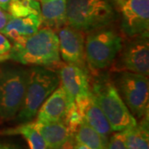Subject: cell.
<instances>
[{
  "mask_svg": "<svg viewBox=\"0 0 149 149\" xmlns=\"http://www.w3.org/2000/svg\"><path fill=\"white\" fill-rule=\"evenodd\" d=\"M13 60L26 65L58 66L61 64L57 34L44 27L21 43H14L0 61Z\"/></svg>",
  "mask_w": 149,
  "mask_h": 149,
  "instance_id": "1",
  "label": "cell"
},
{
  "mask_svg": "<svg viewBox=\"0 0 149 149\" xmlns=\"http://www.w3.org/2000/svg\"><path fill=\"white\" fill-rule=\"evenodd\" d=\"M108 0H66L65 25L83 32L105 27L114 18Z\"/></svg>",
  "mask_w": 149,
  "mask_h": 149,
  "instance_id": "2",
  "label": "cell"
},
{
  "mask_svg": "<svg viewBox=\"0 0 149 149\" xmlns=\"http://www.w3.org/2000/svg\"><path fill=\"white\" fill-rule=\"evenodd\" d=\"M60 85L59 76L53 71L42 67L28 70L27 87L20 110L17 113V121H31L44 101Z\"/></svg>",
  "mask_w": 149,
  "mask_h": 149,
  "instance_id": "3",
  "label": "cell"
},
{
  "mask_svg": "<svg viewBox=\"0 0 149 149\" xmlns=\"http://www.w3.org/2000/svg\"><path fill=\"white\" fill-rule=\"evenodd\" d=\"M91 92L107 118L113 132L126 130L138 123L122 100L116 86L109 80L96 82Z\"/></svg>",
  "mask_w": 149,
  "mask_h": 149,
  "instance_id": "4",
  "label": "cell"
},
{
  "mask_svg": "<svg viewBox=\"0 0 149 149\" xmlns=\"http://www.w3.org/2000/svg\"><path fill=\"white\" fill-rule=\"evenodd\" d=\"M122 46L121 37L112 29L92 31L85 41V60L94 69H104L112 64Z\"/></svg>",
  "mask_w": 149,
  "mask_h": 149,
  "instance_id": "5",
  "label": "cell"
},
{
  "mask_svg": "<svg viewBox=\"0 0 149 149\" xmlns=\"http://www.w3.org/2000/svg\"><path fill=\"white\" fill-rule=\"evenodd\" d=\"M28 70H0V119L10 120L21 109L27 87Z\"/></svg>",
  "mask_w": 149,
  "mask_h": 149,
  "instance_id": "6",
  "label": "cell"
},
{
  "mask_svg": "<svg viewBox=\"0 0 149 149\" xmlns=\"http://www.w3.org/2000/svg\"><path fill=\"white\" fill-rule=\"evenodd\" d=\"M116 88L134 117L143 118L148 116L149 82L148 76L123 71L118 78Z\"/></svg>",
  "mask_w": 149,
  "mask_h": 149,
  "instance_id": "7",
  "label": "cell"
},
{
  "mask_svg": "<svg viewBox=\"0 0 149 149\" xmlns=\"http://www.w3.org/2000/svg\"><path fill=\"white\" fill-rule=\"evenodd\" d=\"M122 29L129 37H148L149 0H125L121 6Z\"/></svg>",
  "mask_w": 149,
  "mask_h": 149,
  "instance_id": "8",
  "label": "cell"
},
{
  "mask_svg": "<svg viewBox=\"0 0 149 149\" xmlns=\"http://www.w3.org/2000/svg\"><path fill=\"white\" fill-rule=\"evenodd\" d=\"M57 34L60 56L66 64L75 65L85 69V52L84 32L64 25Z\"/></svg>",
  "mask_w": 149,
  "mask_h": 149,
  "instance_id": "9",
  "label": "cell"
},
{
  "mask_svg": "<svg viewBox=\"0 0 149 149\" xmlns=\"http://www.w3.org/2000/svg\"><path fill=\"white\" fill-rule=\"evenodd\" d=\"M60 85L73 100H76L91 95V86L86 70L75 65H60Z\"/></svg>",
  "mask_w": 149,
  "mask_h": 149,
  "instance_id": "10",
  "label": "cell"
},
{
  "mask_svg": "<svg viewBox=\"0 0 149 149\" xmlns=\"http://www.w3.org/2000/svg\"><path fill=\"white\" fill-rule=\"evenodd\" d=\"M148 37H136L123 52L120 64L125 71L143 74L148 77Z\"/></svg>",
  "mask_w": 149,
  "mask_h": 149,
  "instance_id": "11",
  "label": "cell"
},
{
  "mask_svg": "<svg viewBox=\"0 0 149 149\" xmlns=\"http://www.w3.org/2000/svg\"><path fill=\"white\" fill-rule=\"evenodd\" d=\"M74 102L61 85L59 86L44 101L37 113V122H62L69 106Z\"/></svg>",
  "mask_w": 149,
  "mask_h": 149,
  "instance_id": "12",
  "label": "cell"
},
{
  "mask_svg": "<svg viewBox=\"0 0 149 149\" xmlns=\"http://www.w3.org/2000/svg\"><path fill=\"white\" fill-rule=\"evenodd\" d=\"M74 103L80 111L83 121L100 133L108 143L113 130L101 109L95 101L91 92L89 96L78 99L74 100Z\"/></svg>",
  "mask_w": 149,
  "mask_h": 149,
  "instance_id": "13",
  "label": "cell"
},
{
  "mask_svg": "<svg viewBox=\"0 0 149 149\" xmlns=\"http://www.w3.org/2000/svg\"><path fill=\"white\" fill-rule=\"evenodd\" d=\"M42 25L41 15L30 14L26 17H10L2 33L14 43H21L32 36Z\"/></svg>",
  "mask_w": 149,
  "mask_h": 149,
  "instance_id": "14",
  "label": "cell"
},
{
  "mask_svg": "<svg viewBox=\"0 0 149 149\" xmlns=\"http://www.w3.org/2000/svg\"><path fill=\"white\" fill-rule=\"evenodd\" d=\"M34 126L42 136L48 149L57 148L70 138L74 137L62 122L42 123L35 121Z\"/></svg>",
  "mask_w": 149,
  "mask_h": 149,
  "instance_id": "15",
  "label": "cell"
},
{
  "mask_svg": "<svg viewBox=\"0 0 149 149\" xmlns=\"http://www.w3.org/2000/svg\"><path fill=\"white\" fill-rule=\"evenodd\" d=\"M42 23L49 28L65 25L66 0H40Z\"/></svg>",
  "mask_w": 149,
  "mask_h": 149,
  "instance_id": "16",
  "label": "cell"
},
{
  "mask_svg": "<svg viewBox=\"0 0 149 149\" xmlns=\"http://www.w3.org/2000/svg\"><path fill=\"white\" fill-rule=\"evenodd\" d=\"M0 135H21L26 140L29 149H48L47 145L41 133L34 126V122L21 123L14 128H6L0 131Z\"/></svg>",
  "mask_w": 149,
  "mask_h": 149,
  "instance_id": "17",
  "label": "cell"
},
{
  "mask_svg": "<svg viewBox=\"0 0 149 149\" xmlns=\"http://www.w3.org/2000/svg\"><path fill=\"white\" fill-rule=\"evenodd\" d=\"M141 119L139 124L124 130L128 149H149L148 116Z\"/></svg>",
  "mask_w": 149,
  "mask_h": 149,
  "instance_id": "18",
  "label": "cell"
},
{
  "mask_svg": "<svg viewBox=\"0 0 149 149\" xmlns=\"http://www.w3.org/2000/svg\"><path fill=\"white\" fill-rule=\"evenodd\" d=\"M74 138L75 142L84 144L90 149H106V141L84 121L74 133Z\"/></svg>",
  "mask_w": 149,
  "mask_h": 149,
  "instance_id": "19",
  "label": "cell"
},
{
  "mask_svg": "<svg viewBox=\"0 0 149 149\" xmlns=\"http://www.w3.org/2000/svg\"><path fill=\"white\" fill-rule=\"evenodd\" d=\"M7 12L13 17H26L30 14L41 15L40 2L37 0H11Z\"/></svg>",
  "mask_w": 149,
  "mask_h": 149,
  "instance_id": "20",
  "label": "cell"
},
{
  "mask_svg": "<svg viewBox=\"0 0 149 149\" xmlns=\"http://www.w3.org/2000/svg\"><path fill=\"white\" fill-rule=\"evenodd\" d=\"M106 149H128L124 130L115 132L110 135L107 143Z\"/></svg>",
  "mask_w": 149,
  "mask_h": 149,
  "instance_id": "21",
  "label": "cell"
},
{
  "mask_svg": "<svg viewBox=\"0 0 149 149\" xmlns=\"http://www.w3.org/2000/svg\"><path fill=\"white\" fill-rule=\"evenodd\" d=\"M11 43L9 40L2 33L0 32V56H4L10 51Z\"/></svg>",
  "mask_w": 149,
  "mask_h": 149,
  "instance_id": "22",
  "label": "cell"
},
{
  "mask_svg": "<svg viewBox=\"0 0 149 149\" xmlns=\"http://www.w3.org/2000/svg\"><path fill=\"white\" fill-rule=\"evenodd\" d=\"M10 17V14L7 11L3 10V8H0V32L5 27L6 24L8 23Z\"/></svg>",
  "mask_w": 149,
  "mask_h": 149,
  "instance_id": "23",
  "label": "cell"
},
{
  "mask_svg": "<svg viewBox=\"0 0 149 149\" xmlns=\"http://www.w3.org/2000/svg\"><path fill=\"white\" fill-rule=\"evenodd\" d=\"M56 149H75V140L74 137L70 138L68 140H66L64 143L61 144L60 147Z\"/></svg>",
  "mask_w": 149,
  "mask_h": 149,
  "instance_id": "24",
  "label": "cell"
},
{
  "mask_svg": "<svg viewBox=\"0 0 149 149\" xmlns=\"http://www.w3.org/2000/svg\"><path fill=\"white\" fill-rule=\"evenodd\" d=\"M0 149H19V148L14 144L1 143L0 142Z\"/></svg>",
  "mask_w": 149,
  "mask_h": 149,
  "instance_id": "25",
  "label": "cell"
},
{
  "mask_svg": "<svg viewBox=\"0 0 149 149\" xmlns=\"http://www.w3.org/2000/svg\"><path fill=\"white\" fill-rule=\"evenodd\" d=\"M10 2L11 0H0V8H3V10L7 11Z\"/></svg>",
  "mask_w": 149,
  "mask_h": 149,
  "instance_id": "26",
  "label": "cell"
},
{
  "mask_svg": "<svg viewBox=\"0 0 149 149\" xmlns=\"http://www.w3.org/2000/svg\"><path fill=\"white\" fill-rule=\"evenodd\" d=\"M75 149H90V148H89L87 146L84 145V144L75 142Z\"/></svg>",
  "mask_w": 149,
  "mask_h": 149,
  "instance_id": "27",
  "label": "cell"
},
{
  "mask_svg": "<svg viewBox=\"0 0 149 149\" xmlns=\"http://www.w3.org/2000/svg\"><path fill=\"white\" fill-rule=\"evenodd\" d=\"M116 3H117V4L118 5H119L120 7L124 3V2H125V0H114Z\"/></svg>",
  "mask_w": 149,
  "mask_h": 149,
  "instance_id": "28",
  "label": "cell"
},
{
  "mask_svg": "<svg viewBox=\"0 0 149 149\" xmlns=\"http://www.w3.org/2000/svg\"><path fill=\"white\" fill-rule=\"evenodd\" d=\"M37 1H40V0H37Z\"/></svg>",
  "mask_w": 149,
  "mask_h": 149,
  "instance_id": "29",
  "label": "cell"
}]
</instances>
